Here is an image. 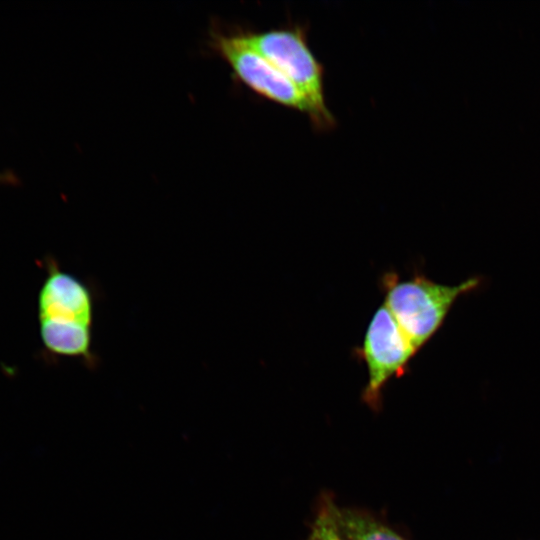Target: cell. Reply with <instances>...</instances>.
<instances>
[{"label":"cell","mask_w":540,"mask_h":540,"mask_svg":"<svg viewBox=\"0 0 540 540\" xmlns=\"http://www.w3.org/2000/svg\"><path fill=\"white\" fill-rule=\"evenodd\" d=\"M340 533L348 540H404L392 529L363 513L329 503L326 507Z\"/></svg>","instance_id":"52a82bcc"},{"label":"cell","mask_w":540,"mask_h":540,"mask_svg":"<svg viewBox=\"0 0 540 540\" xmlns=\"http://www.w3.org/2000/svg\"><path fill=\"white\" fill-rule=\"evenodd\" d=\"M0 178H3L2 176H0Z\"/></svg>","instance_id":"9c48e42d"},{"label":"cell","mask_w":540,"mask_h":540,"mask_svg":"<svg viewBox=\"0 0 540 540\" xmlns=\"http://www.w3.org/2000/svg\"><path fill=\"white\" fill-rule=\"evenodd\" d=\"M480 285L478 277L449 286L422 274L401 280L394 272L381 278L384 304L419 351L437 333L456 300Z\"/></svg>","instance_id":"6da1fadb"},{"label":"cell","mask_w":540,"mask_h":540,"mask_svg":"<svg viewBox=\"0 0 540 540\" xmlns=\"http://www.w3.org/2000/svg\"><path fill=\"white\" fill-rule=\"evenodd\" d=\"M40 321V336L53 354L83 360L88 366L97 362L92 350L93 328L50 320Z\"/></svg>","instance_id":"8992f818"},{"label":"cell","mask_w":540,"mask_h":540,"mask_svg":"<svg viewBox=\"0 0 540 540\" xmlns=\"http://www.w3.org/2000/svg\"><path fill=\"white\" fill-rule=\"evenodd\" d=\"M355 352L368 373L362 399L370 407L378 408L386 384L406 374L418 350L383 303L375 310L362 345Z\"/></svg>","instance_id":"3957f363"},{"label":"cell","mask_w":540,"mask_h":540,"mask_svg":"<svg viewBox=\"0 0 540 540\" xmlns=\"http://www.w3.org/2000/svg\"><path fill=\"white\" fill-rule=\"evenodd\" d=\"M309 540H348L338 530L329 511L325 508L312 526Z\"/></svg>","instance_id":"ba28073f"},{"label":"cell","mask_w":540,"mask_h":540,"mask_svg":"<svg viewBox=\"0 0 540 540\" xmlns=\"http://www.w3.org/2000/svg\"><path fill=\"white\" fill-rule=\"evenodd\" d=\"M95 294L76 276L50 264L38 296L39 320L93 328Z\"/></svg>","instance_id":"5b68a950"},{"label":"cell","mask_w":540,"mask_h":540,"mask_svg":"<svg viewBox=\"0 0 540 540\" xmlns=\"http://www.w3.org/2000/svg\"><path fill=\"white\" fill-rule=\"evenodd\" d=\"M239 36L306 96L315 112L316 129L334 127L335 118L325 100L324 67L309 46L305 26L287 25L261 32H242Z\"/></svg>","instance_id":"7a4b0ae2"},{"label":"cell","mask_w":540,"mask_h":540,"mask_svg":"<svg viewBox=\"0 0 540 540\" xmlns=\"http://www.w3.org/2000/svg\"><path fill=\"white\" fill-rule=\"evenodd\" d=\"M213 42L237 80L269 101L306 114L314 124L315 112L306 96L265 57L245 44L239 34H218Z\"/></svg>","instance_id":"277c9868"}]
</instances>
